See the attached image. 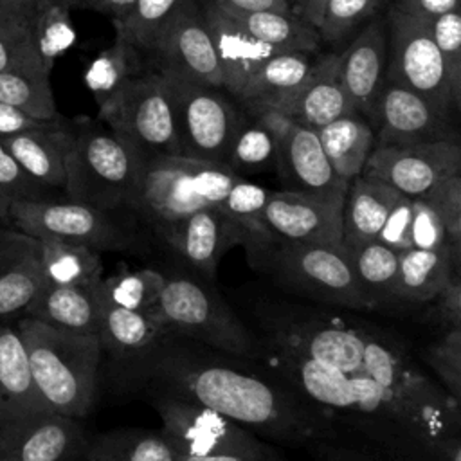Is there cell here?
Returning <instances> with one entry per match:
<instances>
[{"instance_id": "1", "label": "cell", "mask_w": 461, "mask_h": 461, "mask_svg": "<svg viewBox=\"0 0 461 461\" xmlns=\"http://www.w3.org/2000/svg\"><path fill=\"white\" fill-rule=\"evenodd\" d=\"M227 357L169 333L146 357L122 367V380L212 409L274 441L303 443L321 434V420L308 402Z\"/></svg>"}, {"instance_id": "2", "label": "cell", "mask_w": 461, "mask_h": 461, "mask_svg": "<svg viewBox=\"0 0 461 461\" xmlns=\"http://www.w3.org/2000/svg\"><path fill=\"white\" fill-rule=\"evenodd\" d=\"M16 330L43 407L76 420L88 414L103 357L99 337L58 330L29 315L18 322Z\"/></svg>"}, {"instance_id": "3", "label": "cell", "mask_w": 461, "mask_h": 461, "mask_svg": "<svg viewBox=\"0 0 461 461\" xmlns=\"http://www.w3.org/2000/svg\"><path fill=\"white\" fill-rule=\"evenodd\" d=\"M240 178L225 164L184 155L144 157L128 209L164 241L191 212L218 207Z\"/></svg>"}, {"instance_id": "4", "label": "cell", "mask_w": 461, "mask_h": 461, "mask_svg": "<svg viewBox=\"0 0 461 461\" xmlns=\"http://www.w3.org/2000/svg\"><path fill=\"white\" fill-rule=\"evenodd\" d=\"M250 265L267 272L288 292L349 310H373L360 292L342 243H295L263 236L243 241Z\"/></svg>"}, {"instance_id": "5", "label": "cell", "mask_w": 461, "mask_h": 461, "mask_svg": "<svg viewBox=\"0 0 461 461\" xmlns=\"http://www.w3.org/2000/svg\"><path fill=\"white\" fill-rule=\"evenodd\" d=\"M142 162L144 155L112 130L83 121L67 158V200L110 212L130 207Z\"/></svg>"}, {"instance_id": "6", "label": "cell", "mask_w": 461, "mask_h": 461, "mask_svg": "<svg viewBox=\"0 0 461 461\" xmlns=\"http://www.w3.org/2000/svg\"><path fill=\"white\" fill-rule=\"evenodd\" d=\"M166 328L184 339L236 358H258L265 351L234 310L207 283L193 276H166L164 288L149 308Z\"/></svg>"}, {"instance_id": "7", "label": "cell", "mask_w": 461, "mask_h": 461, "mask_svg": "<svg viewBox=\"0 0 461 461\" xmlns=\"http://www.w3.org/2000/svg\"><path fill=\"white\" fill-rule=\"evenodd\" d=\"M258 315L261 342L268 351L310 358L346 373L357 371L362 364L366 333L333 315L283 303L265 304Z\"/></svg>"}, {"instance_id": "8", "label": "cell", "mask_w": 461, "mask_h": 461, "mask_svg": "<svg viewBox=\"0 0 461 461\" xmlns=\"http://www.w3.org/2000/svg\"><path fill=\"white\" fill-rule=\"evenodd\" d=\"M151 396L153 407L162 420L158 432L176 454L288 461L261 436L212 409L166 394Z\"/></svg>"}, {"instance_id": "9", "label": "cell", "mask_w": 461, "mask_h": 461, "mask_svg": "<svg viewBox=\"0 0 461 461\" xmlns=\"http://www.w3.org/2000/svg\"><path fill=\"white\" fill-rule=\"evenodd\" d=\"M99 121L144 157L180 155L171 92L158 70L128 79L97 108Z\"/></svg>"}, {"instance_id": "10", "label": "cell", "mask_w": 461, "mask_h": 461, "mask_svg": "<svg viewBox=\"0 0 461 461\" xmlns=\"http://www.w3.org/2000/svg\"><path fill=\"white\" fill-rule=\"evenodd\" d=\"M7 218L18 230L36 240H56L104 250H137L140 240L121 225L110 211L86 203L45 198H18L11 203Z\"/></svg>"}, {"instance_id": "11", "label": "cell", "mask_w": 461, "mask_h": 461, "mask_svg": "<svg viewBox=\"0 0 461 461\" xmlns=\"http://www.w3.org/2000/svg\"><path fill=\"white\" fill-rule=\"evenodd\" d=\"M384 20L387 32L385 79L420 94L448 115L457 113L461 99L450 86L445 61L427 23L391 5Z\"/></svg>"}, {"instance_id": "12", "label": "cell", "mask_w": 461, "mask_h": 461, "mask_svg": "<svg viewBox=\"0 0 461 461\" xmlns=\"http://www.w3.org/2000/svg\"><path fill=\"white\" fill-rule=\"evenodd\" d=\"M171 92L180 155L223 164L230 140L243 119L223 88L187 79L164 76Z\"/></svg>"}, {"instance_id": "13", "label": "cell", "mask_w": 461, "mask_h": 461, "mask_svg": "<svg viewBox=\"0 0 461 461\" xmlns=\"http://www.w3.org/2000/svg\"><path fill=\"white\" fill-rule=\"evenodd\" d=\"M258 117L276 139V171L283 189L344 198L348 182L333 171L315 130L279 112H261Z\"/></svg>"}, {"instance_id": "14", "label": "cell", "mask_w": 461, "mask_h": 461, "mask_svg": "<svg viewBox=\"0 0 461 461\" xmlns=\"http://www.w3.org/2000/svg\"><path fill=\"white\" fill-rule=\"evenodd\" d=\"M362 173L403 196L420 198L439 180L461 175V146L456 140L376 144Z\"/></svg>"}, {"instance_id": "15", "label": "cell", "mask_w": 461, "mask_h": 461, "mask_svg": "<svg viewBox=\"0 0 461 461\" xmlns=\"http://www.w3.org/2000/svg\"><path fill=\"white\" fill-rule=\"evenodd\" d=\"M157 70L223 88L216 52L198 0H184L162 25L151 50Z\"/></svg>"}, {"instance_id": "16", "label": "cell", "mask_w": 461, "mask_h": 461, "mask_svg": "<svg viewBox=\"0 0 461 461\" xmlns=\"http://www.w3.org/2000/svg\"><path fill=\"white\" fill-rule=\"evenodd\" d=\"M450 121L452 115L441 112L420 94L389 79H384L371 115L376 144L459 142Z\"/></svg>"}, {"instance_id": "17", "label": "cell", "mask_w": 461, "mask_h": 461, "mask_svg": "<svg viewBox=\"0 0 461 461\" xmlns=\"http://www.w3.org/2000/svg\"><path fill=\"white\" fill-rule=\"evenodd\" d=\"M344 198L297 191H272L263 214L265 238L295 243L339 245L342 236Z\"/></svg>"}, {"instance_id": "18", "label": "cell", "mask_w": 461, "mask_h": 461, "mask_svg": "<svg viewBox=\"0 0 461 461\" xmlns=\"http://www.w3.org/2000/svg\"><path fill=\"white\" fill-rule=\"evenodd\" d=\"M88 439L76 418L38 412L0 432V461H77Z\"/></svg>"}, {"instance_id": "19", "label": "cell", "mask_w": 461, "mask_h": 461, "mask_svg": "<svg viewBox=\"0 0 461 461\" xmlns=\"http://www.w3.org/2000/svg\"><path fill=\"white\" fill-rule=\"evenodd\" d=\"M220 65L223 90L234 99L256 70L277 50L254 38L245 25L212 0H198Z\"/></svg>"}, {"instance_id": "20", "label": "cell", "mask_w": 461, "mask_h": 461, "mask_svg": "<svg viewBox=\"0 0 461 461\" xmlns=\"http://www.w3.org/2000/svg\"><path fill=\"white\" fill-rule=\"evenodd\" d=\"M249 232L216 207H202L184 218L164 240L200 276L212 279L221 256Z\"/></svg>"}, {"instance_id": "21", "label": "cell", "mask_w": 461, "mask_h": 461, "mask_svg": "<svg viewBox=\"0 0 461 461\" xmlns=\"http://www.w3.org/2000/svg\"><path fill=\"white\" fill-rule=\"evenodd\" d=\"M387 32L385 20H371L339 54V77L355 110L369 119L375 99L385 79Z\"/></svg>"}, {"instance_id": "22", "label": "cell", "mask_w": 461, "mask_h": 461, "mask_svg": "<svg viewBox=\"0 0 461 461\" xmlns=\"http://www.w3.org/2000/svg\"><path fill=\"white\" fill-rule=\"evenodd\" d=\"M74 139V128L61 121L32 128L5 139H0L5 151L41 187H65L67 158Z\"/></svg>"}, {"instance_id": "23", "label": "cell", "mask_w": 461, "mask_h": 461, "mask_svg": "<svg viewBox=\"0 0 461 461\" xmlns=\"http://www.w3.org/2000/svg\"><path fill=\"white\" fill-rule=\"evenodd\" d=\"M43 285L40 241L22 230H0V317L25 312Z\"/></svg>"}, {"instance_id": "24", "label": "cell", "mask_w": 461, "mask_h": 461, "mask_svg": "<svg viewBox=\"0 0 461 461\" xmlns=\"http://www.w3.org/2000/svg\"><path fill=\"white\" fill-rule=\"evenodd\" d=\"M357 112L339 77V54L317 56L301 90L279 113L319 130L328 122Z\"/></svg>"}, {"instance_id": "25", "label": "cell", "mask_w": 461, "mask_h": 461, "mask_svg": "<svg viewBox=\"0 0 461 461\" xmlns=\"http://www.w3.org/2000/svg\"><path fill=\"white\" fill-rule=\"evenodd\" d=\"M313 63V52H277L256 70L236 101L252 115L283 112L304 85Z\"/></svg>"}, {"instance_id": "26", "label": "cell", "mask_w": 461, "mask_h": 461, "mask_svg": "<svg viewBox=\"0 0 461 461\" xmlns=\"http://www.w3.org/2000/svg\"><path fill=\"white\" fill-rule=\"evenodd\" d=\"M97 283L43 285L25 312L29 317L58 330L97 335L104 312Z\"/></svg>"}, {"instance_id": "27", "label": "cell", "mask_w": 461, "mask_h": 461, "mask_svg": "<svg viewBox=\"0 0 461 461\" xmlns=\"http://www.w3.org/2000/svg\"><path fill=\"white\" fill-rule=\"evenodd\" d=\"M45 411L34 391L18 330L0 324V432Z\"/></svg>"}, {"instance_id": "28", "label": "cell", "mask_w": 461, "mask_h": 461, "mask_svg": "<svg viewBox=\"0 0 461 461\" xmlns=\"http://www.w3.org/2000/svg\"><path fill=\"white\" fill-rule=\"evenodd\" d=\"M398 198L396 189L364 173L349 180L342 203V247L351 250L375 241Z\"/></svg>"}, {"instance_id": "29", "label": "cell", "mask_w": 461, "mask_h": 461, "mask_svg": "<svg viewBox=\"0 0 461 461\" xmlns=\"http://www.w3.org/2000/svg\"><path fill=\"white\" fill-rule=\"evenodd\" d=\"M461 250L448 243L434 249H409L400 252L396 276L389 297L407 303H429L459 272Z\"/></svg>"}, {"instance_id": "30", "label": "cell", "mask_w": 461, "mask_h": 461, "mask_svg": "<svg viewBox=\"0 0 461 461\" xmlns=\"http://www.w3.org/2000/svg\"><path fill=\"white\" fill-rule=\"evenodd\" d=\"M171 331L149 310L135 312L117 306H104L99 342L121 367H126L153 351Z\"/></svg>"}, {"instance_id": "31", "label": "cell", "mask_w": 461, "mask_h": 461, "mask_svg": "<svg viewBox=\"0 0 461 461\" xmlns=\"http://www.w3.org/2000/svg\"><path fill=\"white\" fill-rule=\"evenodd\" d=\"M268 351V349H265ZM274 357L283 376L288 380L290 389L304 402H312L328 411L351 412L353 407V384L351 373L342 369L288 355L268 351Z\"/></svg>"}, {"instance_id": "32", "label": "cell", "mask_w": 461, "mask_h": 461, "mask_svg": "<svg viewBox=\"0 0 461 461\" xmlns=\"http://www.w3.org/2000/svg\"><path fill=\"white\" fill-rule=\"evenodd\" d=\"M317 137L333 171L348 184L362 175L376 144L373 124L358 112L342 115L319 128Z\"/></svg>"}, {"instance_id": "33", "label": "cell", "mask_w": 461, "mask_h": 461, "mask_svg": "<svg viewBox=\"0 0 461 461\" xmlns=\"http://www.w3.org/2000/svg\"><path fill=\"white\" fill-rule=\"evenodd\" d=\"M232 14L254 38L277 52H315L321 45V36L315 25L294 14L292 11H258Z\"/></svg>"}, {"instance_id": "34", "label": "cell", "mask_w": 461, "mask_h": 461, "mask_svg": "<svg viewBox=\"0 0 461 461\" xmlns=\"http://www.w3.org/2000/svg\"><path fill=\"white\" fill-rule=\"evenodd\" d=\"M38 241L45 285H95L103 277L99 250L68 241Z\"/></svg>"}, {"instance_id": "35", "label": "cell", "mask_w": 461, "mask_h": 461, "mask_svg": "<svg viewBox=\"0 0 461 461\" xmlns=\"http://www.w3.org/2000/svg\"><path fill=\"white\" fill-rule=\"evenodd\" d=\"M140 50L119 31L113 41L103 49L85 68L83 81L97 108L104 104L128 79L140 74Z\"/></svg>"}, {"instance_id": "36", "label": "cell", "mask_w": 461, "mask_h": 461, "mask_svg": "<svg viewBox=\"0 0 461 461\" xmlns=\"http://www.w3.org/2000/svg\"><path fill=\"white\" fill-rule=\"evenodd\" d=\"M86 459L92 461H176L175 450L160 432L146 429H115L88 441Z\"/></svg>"}, {"instance_id": "37", "label": "cell", "mask_w": 461, "mask_h": 461, "mask_svg": "<svg viewBox=\"0 0 461 461\" xmlns=\"http://www.w3.org/2000/svg\"><path fill=\"white\" fill-rule=\"evenodd\" d=\"M70 11L63 0H36L25 14L38 58L47 72H52L58 58L76 43Z\"/></svg>"}, {"instance_id": "38", "label": "cell", "mask_w": 461, "mask_h": 461, "mask_svg": "<svg viewBox=\"0 0 461 461\" xmlns=\"http://www.w3.org/2000/svg\"><path fill=\"white\" fill-rule=\"evenodd\" d=\"M223 164L241 178L276 169V139L258 115L241 119Z\"/></svg>"}, {"instance_id": "39", "label": "cell", "mask_w": 461, "mask_h": 461, "mask_svg": "<svg viewBox=\"0 0 461 461\" xmlns=\"http://www.w3.org/2000/svg\"><path fill=\"white\" fill-rule=\"evenodd\" d=\"M166 283V276L155 268L121 270L97 283L104 306L146 312L158 299Z\"/></svg>"}, {"instance_id": "40", "label": "cell", "mask_w": 461, "mask_h": 461, "mask_svg": "<svg viewBox=\"0 0 461 461\" xmlns=\"http://www.w3.org/2000/svg\"><path fill=\"white\" fill-rule=\"evenodd\" d=\"M0 72H25L50 77L38 58L27 18L0 5Z\"/></svg>"}, {"instance_id": "41", "label": "cell", "mask_w": 461, "mask_h": 461, "mask_svg": "<svg viewBox=\"0 0 461 461\" xmlns=\"http://www.w3.org/2000/svg\"><path fill=\"white\" fill-rule=\"evenodd\" d=\"M346 252L349 256L360 292L376 308L382 297H389V290L398 268L400 252H394L378 241H369Z\"/></svg>"}, {"instance_id": "42", "label": "cell", "mask_w": 461, "mask_h": 461, "mask_svg": "<svg viewBox=\"0 0 461 461\" xmlns=\"http://www.w3.org/2000/svg\"><path fill=\"white\" fill-rule=\"evenodd\" d=\"M0 103L18 108L40 121L59 119L50 77L25 72H0Z\"/></svg>"}, {"instance_id": "43", "label": "cell", "mask_w": 461, "mask_h": 461, "mask_svg": "<svg viewBox=\"0 0 461 461\" xmlns=\"http://www.w3.org/2000/svg\"><path fill=\"white\" fill-rule=\"evenodd\" d=\"M182 2L184 0H133L130 11L112 23L115 31L122 32L133 43L135 49L149 52L162 25Z\"/></svg>"}, {"instance_id": "44", "label": "cell", "mask_w": 461, "mask_h": 461, "mask_svg": "<svg viewBox=\"0 0 461 461\" xmlns=\"http://www.w3.org/2000/svg\"><path fill=\"white\" fill-rule=\"evenodd\" d=\"M376 0H324L315 22L321 41L339 43L349 38L360 25L375 18Z\"/></svg>"}, {"instance_id": "45", "label": "cell", "mask_w": 461, "mask_h": 461, "mask_svg": "<svg viewBox=\"0 0 461 461\" xmlns=\"http://www.w3.org/2000/svg\"><path fill=\"white\" fill-rule=\"evenodd\" d=\"M270 194V189L240 178L216 209L232 221L240 223L243 229H247L249 236H263L261 214Z\"/></svg>"}, {"instance_id": "46", "label": "cell", "mask_w": 461, "mask_h": 461, "mask_svg": "<svg viewBox=\"0 0 461 461\" xmlns=\"http://www.w3.org/2000/svg\"><path fill=\"white\" fill-rule=\"evenodd\" d=\"M425 23L445 61L450 86L461 99V13L448 11Z\"/></svg>"}, {"instance_id": "47", "label": "cell", "mask_w": 461, "mask_h": 461, "mask_svg": "<svg viewBox=\"0 0 461 461\" xmlns=\"http://www.w3.org/2000/svg\"><path fill=\"white\" fill-rule=\"evenodd\" d=\"M420 198H423L439 218L447 243L461 250V175L439 180Z\"/></svg>"}, {"instance_id": "48", "label": "cell", "mask_w": 461, "mask_h": 461, "mask_svg": "<svg viewBox=\"0 0 461 461\" xmlns=\"http://www.w3.org/2000/svg\"><path fill=\"white\" fill-rule=\"evenodd\" d=\"M423 360L439 376L450 396L461 398V330H447L423 349Z\"/></svg>"}, {"instance_id": "49", "label": "cell", "mask_w": 461, "mask_h": 461, "mask_svg": "<svg viewBox=\"0 0 461 461\" xmlns=\"http://www.w3.org/2000/svg\"><path fill=\"white\" fill-rule=\"evenodd\" d=\"M45 187L27 176L0 142V220L7 218L18 198H43Z\"/></svg>"}, {"instance_id": "50", "label": "cell", "mask_w": 461, "mask_h": 461, "mask_svg": "<svg viewBox=\"0 0 461 461\" xmlns=\"http://www.w3.org/2000/svg\"><path fill=\"white\" fill-rule=\"evenodd\" d=\"M411 245L412 249L434 250L447 245L445 230L423 198H412V218H411Z\"/></svg>"}, {"instance_id": "51", "label": "cell", "mask_w": 461, "mask_h": 461, "mask_svg": "<svg viewBox=\"0 0 461 461\" xmlns=\"http://www.w3.org/2000/svg\"><path fill=\"white\" fill-rule=\"evenodd\" d=\"M411 218H412V198L400 194L389 211L375 241L389 247L394 252L412 249L411 245Z\"/></svg>"}, {"instance_id": "52", "label": "cell", "mask_w": 461, "mask_h": 461, "mask_svg": "<svg viewBox=\"0 0 461 461\" xmlns=\"http://www.w3.org/2000/svg\"><path fill=\"white\" fill-rule=\"evenodd\" d=\"M434 321L445 330H461V274L456 272L436 294Z\"/></svg>"}, {"instance_id": "53", "label": "cell", "mask_w": 461, "mask_h": 461, "mask_svg": "<svg viewBox=\"0 0 461 461\" xmlns=\"http://www.w3.org/2000/svg\"><path fill=\"white\" fill-rule=\"evenodd\" d=\"M391 7L427 22L448 11H459V0H391Z\"/></svg>"}, {"instance_id": "54", "label": "cell", "mask_w": 461, "mask_h": 461, "mask_svg": "<svg viewBox=\"0 0 461 461\" xmlns=\"http://www.w3.org/2000/svg\"><path fill=\"white\" fill-rule=\"evenodd\" d=\"M49 122H52V121L34 119L29 113H25V112H22L18 108H13L9 104L0 103V139L11 137V135H16V133L32 130V128L45 126Z\"/></svg>"}, {"instance_id": "55", "label": "cell", "mask_w": 461, "mask_h": 461, "mask_svg": "<svg viewBox=\"0 0 461 461\" xmlns=\"http://www.w3.org/2000/svg\"><path fill=\"white\" fill-rule=\"evenodd\" d=\"M70 9L94 11L112 18V22L121 20L131 7L133 0H63Z\"/></svg>"}, {"instance_id": "56", "label": "cell", "mask_w": 461, "mask_h": 461, "mask_svg": "<svg viewBox=\"0 0 461 461\" xmlns=\"http://www.w3.org/2000/svg\"><path fill=\"white\" fill-rule=\"evenodd\" d=\"M230 13H258V11H290L285 0H212Z\"/></svg>"}, {"instance_id": "57", "label": "cell", "mask_w": 461, "mask_h": 461, "mask_svg": "<svg viewBox=\"0 0 461 461\" xmlns=\"http://www.w3.org/2000/svg\"><path fill=\"white\" fill-rule=\"evenodd\" d=\"M285 2H286L288 9H290L294 14L304 18V20L310 22L312 25H315L317 16H319V13H321V7H322V4H324V0H285Z\"/></svg>"}, {"instance_id": "58", "label": "cell", "mask_w": 461, "mask_h": 461, "mask_svg": "<svg viewBox=\"0 0 461 461\" xmlns=\"http://www.w3.org/2000/svg\"><path fill=\"white\" fill-rule=\"evenodd\" d=\"M176 461H249V459H241V457H234V456H184V454H176Z\"/></svg>"}, {"instance_id": "59", "label": "cell", "mask_w": 461, "mask_h": 461, "mask_svg": "<svg viewBox=\"0 0 461 461\" xmlns=\"http://www.w3.org/2000/svg\"><path fill=\"white\" fill-rule=\"evenodd\" d=\"M34 4H36V0H0V5H2V7L18 11V13H22L23 16L31 11V7H32Z\"/></svg>"}, {"instance_id": "60", "label": "cell", "mask_w": 461, "mask_h": 461, "mask_svg": "<svg viewBox=\"0 0 461 461\" xmlns=\"http://www.w3.org/2000/svg\"><path fill=\"white\" fill-rule=\"evenodd\" d=\"M324 461H348V459H344V457H335V456H330V457H326Z\"/></svg>"}, {"instance_id": "61", "label": "cell", "mask_w": 461, "mask_h": 461, "mask_svg": "<svg viewBox=\"0 0 461 461\" xmlns=\"http://www.w3.org/2000/svg\"><path fill=\"white\" fill-rule=\"evenodd\" d=\"M391 0H376V4L380 5V7H384V5H387Z\"/></svg>"}, {"instance_id": "62", "label": "cell", "mask_w": 461, "mask_h": 461, "mask_svg": "<svg viewBox=\"0 0 461 461\" xmlns=\"http://www.w3.org/2000/svg\"><path fill=\"white\" fill-rule=\"evenodd\" d=\"M83 461H92V459H86V457H85V456H83Z\"/></svg>"}]
</instances>
